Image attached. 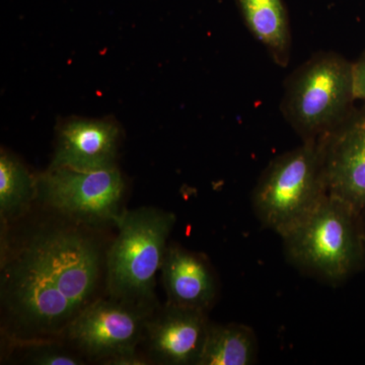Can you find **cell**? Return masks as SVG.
<instances>
[{"label": "cell", "instance_id": "10", "mask_svg": "<svg viewBox=\"0 0 365 365\" xmlns=\"http://www.w3.org/2000/svg\"><path fill=\"white\" fill-rule=\"evenodd\" d=\"M121 138L119 124L111 118H71L57 129L54 155L50 167L100 170L117 167Z\"/></svg>", "mask_w": 365, "mask_h": 365}, {"label": "cell", "instance_id": "2", "mask_svg": "<svg viewBox=\"0 0 365 365\" xmlns=\"http://www.w3.org/2000/svg\"><path fill=\"white\" fill-rule=\"evenodd\" d=\"M281 239L288 262L326 284L338 287L365 267L361 215L335 197L327 196Z\"/></svg>", "mask_w": 365, "mask_h": 365}, {"label": "cell", "instance_id": "14", "mask_svg": "<svg viewBox=\"0 0 365 365\" xmlns=\"http://www.w3.org/2000/svg\"><path fill=\"white\" fill-rule=\"evenodd\" d=\"M258 356V340L244 324L211 322L199 365H251Z\"/></svg>", "mask_w": 365, "mask_h": 365}, {"label": "cell", "instance_id": "12", "mask_svg": "<svg viewBox=\"0 0 365 365\" xmlns=\"http://www.w3.org/2000/svg\"><path fill=\"white\" fill-rule=\"evenodd\" d=\"M242 21L276 66L285 68L292 58V30L283 0H237Z\"/></svg>", "mask_w": 365, "mask_h": 365}, {"label": "cell", "instance_id": "6", "mask_svg": "<svg viewBox=\"0 0 365 365\" xmlns=\"http://www.w3.org/2000/svg\"><path fill=\"white\" fill-rule=\"evenodd\" d=\"M153 311L104 295L81 312L61 338L91 364H150L139 348Z\"/></svg>", "mask_w": 365, "mask_h": 365}, {"label": "cell", "instance_id": "11", "mask_svg": "<svg viewBox=\"0 0 365 365\" xmlns=\"http://www.w3.org/2000/svg\"><path fill=\"white\" fill-rule=\"evenodd\" d=\"M162 280L168 304L208 313L218 297V281L208 259L172 242L163 258Z\"/></svg>", "mask_w": 365, "mask_h": 365}, {"label": "cell", "instance_id": "8", "mask_svg": "<svg viewBox=\"0 0 365 365\" xmlns=\"http://www.w3.org/2000/svg\"><path fill=\"white\" fill-rule=\"evenodd\" d=\"M210 323L206 312L160 304L146 321L139 349L150 364L199 365Z\"/></svg>", "mask_w": 365, "mask_h": 365}, {"label": "cell", "instance_id": "4", "mask_svg": "<svg viewBox=\"0 0 365 365\" xmlns=\"http://www.w3.org/2000/svg\"><path fill=\"white\" fill-rule=\"evenodd\" d=\"M352 62L319 51L290 73L280 111L302 141L330 134L354 109Z\"/></svg>", "mask_w": 365, "mask_h": 365}, {"label": "cell", "instance_id": "1", "mask_svg": "<svg viewBox=\"0 0 365 365\" xmlns=\"http://www.w3.org/2000/svg\"><path fill=\"white\" fill-rule=\"evenodd\" d=\"M38 205V215L33 208L20 220L1 225L4 345L61 338L81 312L107 295V253L112 241L103 237L104 230Z\"/></svg>", "mask_w": 365, "mask_h": 365}, {"label": "cell", "instance_id": "5", "mask_svg": "<svg viewBox=\"0 0 365 365\" xmlns=\"http://www.w3.org/2000/svg\"><path fill=\"white\" fill-rule=\"evenodd\" d=\"M328 195L322 138L302 141L271 160L253 190L252 206L259 222L281 237Z\"/></svg>", "mask_w": 365, "mask_h": 365}, {"label": "cell", "instance_id": "9", "mask_svg": "<svg viewBox=\"0 0 365 365\" xmlns=\"http://www.w3.org/2000/svg\"><path fill=\"white\" fill-rule=\"evenodd\" d=\"M328 194L365 210V105L323 138Z\"/></svg>", "mask_w": 365, "mask_h": 365}, {"label": "cell", "instance_id": "7", "mask_svg": "<svg viewBox=\"0 0 365 365\" xmlns=\"http://www.w3.org/2000/svg\"><path fill=\"white\" fill-rule=\"evenodd\" d=\"M37 203L88 227H115L126 184L117 167L78 170L49 167L37 180Z\"/></svg>", "mask_w": 365, "mask_h": 365}, {"label": "cell", "instance_id": "16", "mask_svg": "<svg viewBox=\"0 0 365 365\" xmlns=\"http://www.w3.org/2000/svg\"><path fill=\"white\" fill-rule=\"evenodd\" d=\"M352 85L355 101H361L365 105V51L352 62Z\"/></svg>", "mask_w": 365, "mask_h": 365}, {"label": "cell", "instance_id": "17", "mask_svg": "<svg viewBox=\"0 0 365 365\" xmlns=\"http://www.w3.org/2000/svg\"><path fill=\"white\" fill-rule=\"evenodd\" d=\"M360 215H361L362 237H364V255H365V210L364 211V212L360 213Z\"/></svg>", "mask_w": 365, "mask_h": 365}, {"label": "cell", "instance_id": "13", "mask_svg": "<svg viewBox=\"0 0 365 365\" xmlns=\"http://www.w3.org/2000/svg\"><path fill=\"white\" fill-rule=\"evenodd\" d=\"M37 180L20 158L0 153V217L9 225L30 212L37 203Z\"/></svg>", "mask_w": 365, "mask_h": 365}, {"label": "cell", "instance_id": "15", "mask_svg": "<svg viewBox=\"0 0 365 365\" xmlns=\"http://www.w3.org/2000/svg\"><path fill=\"white\" fill-rule=\"evenodd\" d=\"M6 360L30 365H85V357L62 338L6 344Z\"/></svg>", "mask_w": 365, "mask_h": 365}, {"label": "cell", "instance_id": "3", "mask_svg": "<svg viewBox=\"0 0 365 365\" xmlns=\"http://www.w3.org/2000/svg\"><path fill=\"white\" fill-rule=\"evenodd\" d=\"M176 220L175 213L158 207L125 209L108 249V297L150 311L160 306L155 280Z\"/></svg>", "mask_w": 365, "mask_h": 365}]
</instances>
